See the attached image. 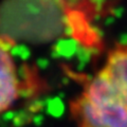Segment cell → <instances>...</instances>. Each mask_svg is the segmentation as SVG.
Here are the masks:
<instances>
[{
  "label": "cell",
  "instance_id": "cell-1",
  "mask_svg": "<svg viewBox=\"0 0 127 127\" xmlns=\"http://www.w3.org/2000/svg\"><path fill=\"white\" fill-rule=\"evenodd\" d=\"M77 127H127V107L101 71L70 103Z\"/></svg>",
  "mask_w": 127,
  "mask_h": 127
},
{
  "label": "cell",
  "instance_id": "cell-2",
  "mask_svg": "<svg viewBox=\"0 0 127 127\" xmlns=\"http://www.w3.org/2000/svg\"><path fill=\"white\" fill-rule=\"evenodd\" d=\"M14 40L0 36V117L7 111L18 97L19 78L13 57Z\"/></svg>",
  "mask_w": 127,
  "mask_h": 127
},
{
  "label": "cell",
  "instance_id": "cell-3",
  "mask_svg": "<svg viewBox=\"0 0 127 127\" xmlns=\"http://www.w3.org/2000/svg\"><path fill=\"white\" fill-rule=\"evenodd\" d=\"M100 71L127 107V42L118 43L109 51Z\"/></svg>",
  "mask_w": 127,
  "mask_h": 127
}]
</instances>
